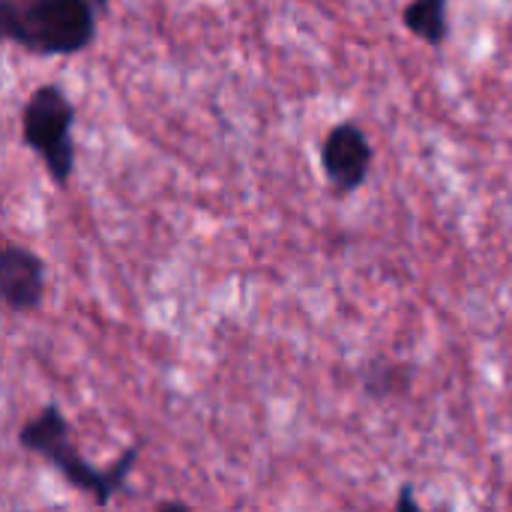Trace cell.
Instances as JSON below:
<instances>
[{
    "label": "cell",
    "instance_id": "obj_1",
    "mask_svg": "<svg viewBox=\"0 0 512 512\" xmlns=\"http://www.w3.org/2000/svg\"><path fill=\"white\" fill-rule=\"evenodd\" d=\"M18 444H21V450L33 453L45 465H51L63 477L66 486H72L75 492L93 498L96 507H108L111 498L126 489L129 474L135 471L138 456H141V444H132L108 468L90 465L81 456V450L72 444L69 420L63 417V411L54 402H48L33 420H27L18 429Z\"/></svg>",
    "mask_w": 512,
    "mask_h": 512
},
{
    "label": "cell",
    "instance_id": "obj_2",
    "mask_svg": "<svg viewBox=\"0 0 512 512\" xmlns=\"http://www.w3.org/2000/svg\"><path fill=\"white\" fill-rule=\"evenodd\" d=\"M102 9L90 0H3L0 33L36 57H72L93 45Z\"/></svg>",
    "mask_w": 512,
    "mask_h": 512
},
{
    "label": "cell",
    "instance_id": "obj_3",
    "mask_svg": "<svg viewBox=\"0 0 512 512\" xmlns=\"http://www.w3.org/2000/svg\"><path fill=\"white\" fill-rule=\"evenodd\" d=\"M75 102L60 84H39L21 108V141L42 162L48 180L63 189L75 174Z\"/></svg>",
    "mask_w": 512,
    "mask_h": 512
},
{
    "label": "cell",
    "instance_id": "obj_4",
    "mask_svg": "<svg viewBox=\"0 0 512 512\" xmlns=\"http://www.w3.org/2000/svg\"><path fill=\"white\" fill-rule=\"evenodd\" d=\"M372 162V141L366 129L354 120L336 123L321 141V171L336 198H348L351 192H357L369 180Z\"/></svg>",
    "mask_w": 512,
    "mask_h": 512
},
{
    "label": "cell",
    "instance_id": "obj_5",
    "mask_svg": "<svg viewBox=\"0 0 512 512\" xmlns=\"http://www.w3.org/2000/svg\"><path fill=\"white\" fill-rule=\"evenodd\" d=\"M0 297L9 312H33L45 300V261L18 243L0 252Z\"/></svg>",
    "mask_w": 512,
    "mask_h": 512
},
{
    "label": "cell",
    "instance_id": "obj_6",
    "mask_svg": "<svg viewBox=\"0 0 512 512\" xmlns=\"http://www.w3.org/2000/svg\"><path fill=\"white\" fill-rule=\"evenodd\" d=\"M402 27L426 42L429 48H441L450 39V6L447 0H417L402 9Z\"/></svg>",
    "mask_w": 512,
    "mask_h": 512
},
{
    "label": "cell",
    "instance_id": "obj_7",
    "mask_svg": "<svg viewBox=\"0 0 512 512\" xmlns=\"http://www.w3.org/2000/svg\"><path fill=\"white\" fill-rule=\"evenodd\" d=\"M360 387L372 402H387L399 399L411 390V366L399 360H384L375 357L363 366L360 372Z\"/></svg>",
    "mask_w": 512,
    "mask_h": 512
},
{
    "label": "cell",
    "instance_id": "obj_8",
    "mask_svg": "<svg viewBox=\"0 0 512 512\" xmlns=\"http://www.w3.org/2000/svg\"><path fill=\"white\" fill-rule=\"evenodd\" d=\"M393 512H426L417 504V495H414V486H411V483L399 486V495H396Z\"/></svg>",
    "mask_w": 512,
    "mask_h": 512
},
{
    "label": "cell",
    "instance_id": "obj_9",
    "mask_svg": "<svg viewBox=\"0 0 512 512\" xmlns=\"http://www.w3.org/2000/svg\"><path fill=\"white\" fill-rule=\"evenodd\" d=\"M153 512H192L183 501H174V498H168V501H159Z\"/></svg>",
    "mask_w": 512,
    "mask_h": 512
}]
</instances>
